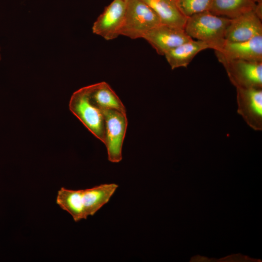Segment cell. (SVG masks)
<instances>
[{"label":"cell","mask_w":262,"mask_h":262,"mask_svg":"<svg viewBox=\"0 0 262 262\" xmlns=\"http://www.w3.org/2000/svg\"><path fill=\"white\" fill-rule=\"evenodd\" d=\"M126 3L125 0H113L94 23L93 33L107 41L115 39L120 35Z\"/></svg>","instance_id":"52a82bcc"},{"label":"cell","mask_w":262,"mask_h":262,"mask_svg":"<svg viewBox=\"0 0 262 262\" xmlns=\"http://www.w3.org/2000/svg\"><path fill=\"white\" fill-rule=\"evenodd\" d=\"M260 35H262V18L251 11L231 19L225 39L228 42H241Z\"/></svg>","instance_id":"30bf717a"},{"label":"cell","mask_w":262,"mask_h":262,"mask_svg":"<svg viewBox=\"0 0 262 262\" xmlns=\"http://www.w3.org/2000/svg\"><path fill=\"white\" fill-rule=\"evenodd\" d=\"M217 58L235 88H262V62Z\"/></svg>","instance_id":"8992f818"},{"label":"cell","mask_w":262,"mask_h":262,"mask_svg":"<svg viewBox=\"0 0 262 262\" xmlns=\"http://www.w3.org/2000/svg\"><path fill=\"white\" fill-rule=\"evenodd\" d=\"M1 60V55H0V61Z\"/></svg>","instance_id":"ac0fdd59"},{"label":"cell","mask_w":262,"mask_h":262,"mask_svg":"<svg viewBox=\"0 0 262 262\" xmlns=\"http://www.w3.org/2000/svg\"><path fill=\"white\" fill-rule=\"evenodd\" d=\"M230 21L207 11L187 17L184 29L192 39L206 42L212 49L219 51L226 42V32Z\"/></svg>","instance_id":"7a4b0ae2"},{"label":"cell","mask_w":262,"mask_h":262,"mask_svg":"<svg viewBox=\"0 0 262 262\" xmlns=\"http://www.w3.org/2000/svg\"><path fill=\"white\" fill-rule=\"evenodd\" d=\"M213 0H177L178 7L187 18L194 15L209 11Z\"/></svg>","instance_id":"2e32d148"},{"label":"cell","mask_w":262,"mask_h":262,"mask_svg":"<svg viewBox=\"0 0 262 262\" xmlns=\"http://www.w3.org/2000/svg\"><path fill=\"white\" fill-rule=\"evenodd\" d=\"M126 1H127V0H125Z\"/></svg>","instance_id":"d6986e66"},{"label":"cell","mask_w":262,"mask_h":262,"mask_svg":"<svg viewBox=\"0 0 262 262\" xmlns=\"http://www.w3.org/2000/svg\"><path fill=\"white\" fill-rule=\"evenodd\" d=\"M161 55L191 39L184 29L161 24L148 32L143 38Z\"/></svg>","instance_id":"9c48e42d"},{"label":"cell","mask_w":262,"mask_h":262,"mask_svg":"<svg viewBox=\"0 0 262 262\" xmlns=\"http://www.w3.org/2000/svg\"><path fill=\"white\" fill-rule=\"evenodd\" d=\"M105 128V140L108 160L114 163L122 159V147L127 126L126 113L116 110H102Z\"/></svg>","instance_id":"5b68a950"},{"label":"cell","mask_w":262,"mask_h":262,"mask_svg":"<svg viewBox=\"0 0 262 262\" xmlns=\"http://www.w3.org/2000/svg\"><path fill=\"white\" fill-rule=\"evenodd\" d=\"M69 108L85 127L104 144L105 128L104 115L102 110L92 100L89 85L73 93L69 101Z\"/></svg>","instance_id":"3957f363"},{"label":"cell","mask_w":262,"mask_h":262,"mask_svg":"<svg viewBox=\"0 0 262 262\" xmlns=\"http://www.w3.org/2000/svg\"><path fill=\"white\" fill-rule=\"evenodd\" d=\"M208 49H212L207 43L192 39L169 50L164 56L173 70L181 67H187L199 52Z\"/></svg>","instance_id":"7c38bea8"},{"label":"cell","mask_w":262,"mask_h":262,"mask_svg":"<svg viewBox=\"0 0 262 262\" xmlns=\"http://www.w3.org/2000/svg\"><path fill=\"white\" fill-rule=\"evenodd\" d=\"M256 3H262V0H254Z\"/></svg>","instance_id":"e0dca14e"},{"label":"cell","mask_w":262,"mask_h":262,"mask_svg":"<svg viewBox=\"0 0 262 262\" xmlns=\"http://www.w3.org/2000/svg\"><path fill=\"white\" fill-rule=\"evenodd\" d=\"M237 113L256 131H262V88H236Z\"/></svg>","instance_id":"ba28073f"},{"label":"cell","mask_w":262,"mask_h":262,"mask_svg":"<svg viewBox=\"0 0 262 262\" xmlns=\"http://www.w3.org/2000/svg\"><path fill=\"white\" fill-rule=\"evenodd\" d=\"M257 3L254 0H213L209 12L229 19L254 11Z\"/></svg>","instance_id":"9a60e30c"},{"label":"cell","mask_w":262,"mask_h":262,"mask_svg":"<svg viewBox=\"0 0 262 262\" xmlns=\"http://www.w3.org/2000/svg\"><path fill=\"white\" fill-rule=\"evenodd\" d=\"M157 14L161 23L184 29L187 17L180 10L177 0H143Z\"/></svg>","instance_id":"4fadbf2b"},{"label":"cell","mask_w":262,"mask_h":262,"mask_svg":"<svg viewBox=\"0 0 262 262\" xmlns=\"http://www.w3.org/2000/svg\"><path fill=\"white\" fill-rule=\"evenodd\" d=\"M161 24L157 14L143 0H127L120 35L132 39L143 38L148 32Z\"/></svg>","instance_id":"277c9868"},{"label":"cell","mask_w":262,"mask_h":262,"mask_svg":"<svg viewBox=\"0 0 262 262\" xmlns=\"http://www.w3.org/2000/svg\"><path fill=\"white\" fill-rule=\"evenodd\" d=\"M118 187L115 183L101 184L77 190L62 187L58 191L56 203L78 222L94 215L109 201Z\"/></svg>","instance_id":"6da1fadb"},{"label":"cell","mask_w":262,"mask_h":262,"mask_svg":"<svg viewBox=\"0 0 262 262\" xmlns=\"http://www.w3.org/2000/svg\"><path fill=\"white\" fill-rule=\"evenodd\" d=\"M89 87L92 100L101 110L113 109L126 113L124 105L108 83L102 82Z\"/></svg>","instance_id":"5bb4252c"},{"label":"cell","mask_w":262,"mask_h":262,"mask_svg":"<svg viewBox=\"0 0 262 262\" xmlns=\"http://www.w3.org/2000/svg\"><path fill=\"white\" fill-rule=\"evenodd\" d=\"M215 54L217 58L262 62V35L241 42L226 41Z\"/></svg>","instance_id":"8fae6325"}]
</instances>
